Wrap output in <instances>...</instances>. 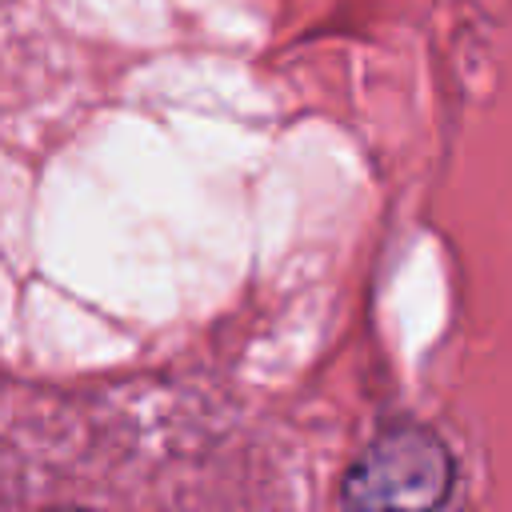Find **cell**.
<instances>
[{
    "mask_svg": "<svg viewBox=\"0 0 512 512\" xmlns=\"http://www.w3.org/2000/svg\"><path fill=\"white\" fill-rule=\"evenodd\" d=\"M56 512H84V508H56Z\"/></svg>",
    "mask_w": 512,
    "mask_h": 512,
    "instance_id": "obj_2",
    "label": "cell"
},
{
    "mask_svg": "<svg viewBox=\"0 0 512 512\" xmlns=\"http://www.w3.org/2000/svg\"><path fill=\"white\" fill-rule=\"evenodd\" d=\"M452 476V456L432 432L392 428L348 468L340 512H444Z\"/></svg>",
    "mask_w": 512,
    "mask_h": 512,
    "instance_id": "obj_1",
    "label": "cell"
}]
</instances>
